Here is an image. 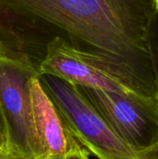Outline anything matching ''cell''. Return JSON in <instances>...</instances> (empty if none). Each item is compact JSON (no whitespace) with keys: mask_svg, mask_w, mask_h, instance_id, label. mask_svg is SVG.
<instances>
[{"mask_svg":"<svg viewBox=\"0 0 158 159\" xmlns=\"http://www.w3.org/2000/svg\"><path fill=\"white\" fill-rule=\"evenodd\" d=\"M155 0H0V24L62 37L110 60L143 95L158 102Z\"/></svg>","mask_w":158,"mask_h":159,"instance_id":"1","label":"cell"},{"mask_svg":"<svg viewBox=\"0 0 158 159\" xmlns=\"http://www.w3.org/2000/svg\"><path fill=\"white\" fill-rule=\"evenodd\" d=\"M39 76L26 57L0 44V112L5 125L7 151L28 159H45L36 135L31 82Z\"/></svg>","mask_w":158,"mask_h":159,"instance_id":"2","label":"cell"},{"mask_svg":"<svg viewBox=\"0 0 158 159\" xmlns=\"http://www.w3.org/2000/svg\"><path fill=\"white\" fill-rule=\"evenodd\" d=\"M39 81L74 137L99 159H146L114 130L78 86L51 75Z\"/></svg>","mask_w":158,"mask_h":159,"instance_id":"3","label":"cell"},{"mask_svg":"<svg viewBox=\"0 0 158 159\" xmlns=\"http://www.w3.org/2000/svg\"><path fill=\"white\" fill-rule=\"evenodd\" d=\"M40 75H51L78 87L156 101L142 94L110 60L60 35L47 45Z\"/></svg>","mask_w":158,"mask_h":159,"instance_id":"4","label":"cell"},{"mask_svg":"<svg viewBox=\"0 0 158 159\" xmlns=\"http://www.w3.org/2000/svg\"><path fill=\"white\" fill-rule=\"evenodd\" d=\"M120 138L146 157L158 146V102L79 87Z\"/></svg>","mask_w":158,"mask_h":159,"instance_id":"5","label":"cell"},{"mask_svg":"<svg viewBox=\"0 0 158 159\" xmlns=\"http://www.w3.org/2000/svg\"><path fill=\"white\" fill-rule=\"evenodd\" d=\"M34 123L45 159H61L77 141L60 111L43 89L39 78L31 82Z\"/></svg>","mask_w":158,"mask_h":159,"instance_id":"6","label":"cell"},{"mask_svg":"<svg viewBox=\"0 0 158 159\" xmlns=\"http://www.w3.org/2000/svg\"><path fill=\"white\" fill-rule=\"evenodd\" d=\"M89 151L85 148L78 141H76L71 150L61 159H90Z\"/></svg>","mask_w":158,"mask_h":159,"instance_id":"7","label":"cell"},{"mask_svg":"<svg viewBox=\"0 0 158 159\" xmlns=\"http://www.w3.org/2000/svg\"><path fill=\"white\" fill-rule=\"evenodd\" d=\"M0 150L7 151V139H6V131L5 125L2 118V115L0 112Z\"/></svg>","mask_w":158,"mask_h":159,"instance_id":"8","label":"cell"},{"mask_svg":"<svg viewBox=\"0 0 158 159\" xmlns=\"http://www.w3.org/2000/svg\"><path fill=\"white\" fill-rule=\"evenodd\" d=\"M0 159H28L23 157H20V156H18V155H15V154H12V153H9L7 151H1L0 153Z\"/></svg>","mask_w":158,"mask_h":159,"instance_id":"9","label":"cell"},{"mask_svg":"<svg viewBox=\"0 0 158 159\" xmlns=\"http://www.w3.org/2000/svg\"><path fill=\"white\" fill-rule=\"evenodd\" d=\"M146 159H158V146L155 150L146 155Z\"/></svg>","mask_w":158,"mask_h":159,"instance_id":"10","label":"cell"},{"mask_svg":"<svg viewBox=\"0 0 158 159\" xmlns=\"http://www.w3.org/2000/svg\"><path fill=\"white\" fill-rule=\"evenodd\" d=\"M155 2H156V9H157L158 12V0H155Z\"/></svg>","mask_w":158,"mask_h":159,"instance_id":"11","label":"cell"},{"mask_svg":"<svg viewBox=\"0 0 158 159\" xmlns=\"http://www.w3.org/2000/svg\"><path fill=\"white\" fill-rule=\"evenodd\" d=\"M1 151H4V150H0V153H1Z\"/></svg>","mask_w":158,"mask_h":159,"instance_id":"12","label":"cell"}]
</instances>
